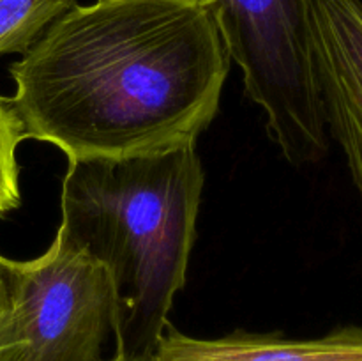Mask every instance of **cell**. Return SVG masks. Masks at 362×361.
Returning <instances> with one entry per match:
<instances>
[{"instance_id": "obj_1", "label": "cell", "mask_w": 362, "mask_h": 361, "mask_svg": "<svg viewBox=\"0 0 362 361\" xmlns=\"http://www.w3.org/2000/svg\"><path fill=\"white\" fill-rule=\"evenodd\" d=\"M230 62L211 0L74 4L11 66V103L69 161L165 154L197 147Z\"/></svg>"}, {"instance_id": "obj_2", "label": "cell", "mask_w": 362, "mask_h": 361, "mask_svg": "<svg viewBox=\"0 0 362 361\" xmlns=\"http://www.w3.org/2000/svg\"><path fill=\"white\" fill-rule=\"evenodd\" d=\"M197 147L69 161L59 229L108 273L115 350L154 354L186 283L204 191Z\"/></svg>"}, {"instance_id": "obj_3", "label": "cell", "mask_w": 362, "mask_h": 361, "mask_svg": "<svg viewBox=\"0 0 362 361\" xmlns=\"http://www.w3.org/2000/svg\"><path fill=\"white\" fill-rule=\"evenodd\" d=\"M244 91L267 119V133L293 166L329 151L315 60V0H211Z\"/></svg>"}, {"instance_id": "obj_4", "label": "cell", "mask_w": 362, "mask_h": 361, "mask_svg": "<svg viewBox=\"0 0 362 361\" xmlns=\"http://www.w3.org/2000/svg\"><path fill=\"white\" fill-rule=\"evenodd\" d=\"M27 338L25 361H103L115 331V296L106 269L59 229L48 250L13 260Z\"/></svg>"}, {"instance_id": "obj_5", "label": "cell", "mask_w": 362, "mask_h": 361, "mask_svg": "<svg viewBox=\"0 0 362 361\" xmlns=\"http://www.w3.org/2000/svg\"><path fill=\"white\" fill-rule=\"evenodd\" d=\"M313 23L325 124L362 197V0H315Z\"/></svg>"}, {"instance_id": "obj_6", "label": "cell", "mask_w": 362, "mask_h": 361, "mask_svg": "<svg viewBox=\"0 0 362 361\" xmlns=\"http://www.w3.org/2000/svg\"><path fill=\"white\" fill-rule=\"evenodd\" d=\"M156 361H362V328L343 326L317 338L235 329L218 338H198L166 326Z\"/></svg>"}, {"instance_id": "obj_7", "label": "cell", "mask_w": 362, "mask_h": 361, "mask_svg": "<svg viewBox=\"0 0 362 361\" xmlns=\"http://www.w3.org/2000/svg\"><path fill=\"white\" fill-rule=\"evenodd\" d=\"M74 0H0V55L27 53Z\"/></svg>"}, {"instance_id": "obj_8", "label": "cell", "mask_w": 362, "mask_h": 361, "mask_svg": "<svg viewBox=\"0 0 362 361\" xmlns=\"http://www.w3.org/2000/svg\"><path fill=\"white\" fill-rule=\"evenodd\" d=\"M27 140L21 119L11 98L0 94V218L14 211L21 202L18 147Z\"/></svg>"}, {"instance_id": "obj_9", "label": "cell", "mask_w": 362, "mask_h": 361, "mask_svg": "<svg viewBox=\"0 0 362 361\" xmlns=\"http://www.w3.org/2000/svg\"><path fill=\"white\" fill-rule=\"evenodd\" d=\"M27 338L18 304L13 260L0 255V361H25Z\"/></svg>"}, {"instance_id": "obj_10", "label": "cell", "mask_w": 362, "mask_h": 361, "mask_svg": "<svg viewBox=\"0 0 362 361\" xmlns=\"http://www.w3.org/2000/svg\"><path fill=\"white\" fill-rule=\"evenodd\" d=\"M103 361H156L154 354H124L115 350L112 357H105Z\"/></svg>"}]
</instances>
